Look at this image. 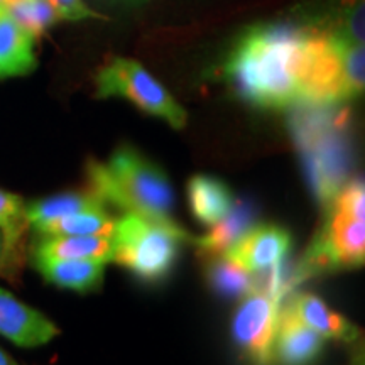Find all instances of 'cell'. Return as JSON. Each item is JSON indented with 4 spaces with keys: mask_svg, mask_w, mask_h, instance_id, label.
Returning a JSON list of instances; mask_svg holds the SVG:
<instances>
[{
    "mask_svg": "<svg viewBox=\"0 0 365 365\" xmlns=\"http://www.w3.org/2000/svg\"><path fill=\"white\" fill-rule=\"evenodd\" d=\"M307 26L266 22L249 27L222 66L239 98L266 110L298 102V71Z\"/></svg>",
    "mask_w": 365,
    "mask_h": 365,
    "instance_id": "6da1fadb",
    "label": "cell"
},
{
    "mask_svg": "<svg viewBox=\"0 0 365 365\" xmlns=\"http://www.w3.org/2000/svg\"><path fill=\"white\" fill-rule=\"evenodd\" d=\"M86 176L90 190L105 205H112L124 213H139L150 220L176 223L171 215L175 190L170 178L134 145L117 148L107 164L90 159Z\"/></svg>",
    "mask_w": 365,
    "mask_h": 365,
    "instance_id": "7a4b0ae2",
    "label": "cell"
},
{
    "mask_svg": "<svg viewBox=\"0 0 365 365\" xmlns=\"http://www.w3.org/2000/svg\"><path fill=\"white\" fill-rule=\"evenodd\" d=\"M185 240H191V237L178 223L156 222L127 212L117 220L112 261L143 282L158 284L176 266Z\"/></svg>",
    "mask_w": 365,
    "mask_h": 365,
    "instance_id": "3957f363",
    "label": "cell"
},
{
    "mask_svg": "<svg viewBox=\"0 0 365 365\" xmlns=\"http://www.w3.org/2000/svg\"><path fill=\"white\" fill-rule=\"evenodd\" d=\"M98 98L129 100L139 110L166 120L173 129H185L188 113L175 97L140 63L129 58H112L95 76Z\"/></svg>",
    "mask_w": 365,
    "mask_h": 365,
    "instance_id": "277c9868",
    "label": "cell"
},
{
    "mask_svg": "<svg viewBox=\"0 0 365 365\" xmlns=\"http://www.w3.org/2000/svg\"><path fill=\"white\" fill-rule=\"evenodd\" d=\"M365 261L364 215L350 212L330 200L327 220L301 259L296 281L312 274L362 267Z\"/></svg>",
    "mask_w": 365,
    "mask_h": 365,
    "instance_id": "5b68a950",
    "label": "cell"
},
{
    "mask_svg": "<svg viewBox=\"0 0 365 365\" xmlns=\"http://www.w3.org/2000/svg\"><path fill=\"white\" fill-rule=\"evenodd\" d=\"M307 27L299 58L298 102L313 107L346 102L340 41L327 31Z\"/></svg>",
    "mask_w": 365,
    "mask_h": 365,
    "instance_id": "8992f818",
    "label": "cell"
},
{
    "mask_svg": "<svg viewBox=\"0 0 365 365\" xmlns=\"http://www.w3.org/2000/svg\"><path fill=\"white\" fill-rule=\"evenodd\" d=\"M281 296L255 289L244 296L232 319V339L252 365H274L272 350L281 318Z\"/></svg>",
    "mask_w": 365,
    "mask_h": 365,
    "instance_id": "52a82bcc",
    "label": "cell"
},
{
    "mask_svg": "<svg viewBox=\"0 0 365 365\" xmlns=\"http://www.w3.org/2000/svg\"><path fill=\"white\" fill-rule=\"evenodd\" d=\"M58 335L59 328L44 313L0 287V336L22 349H36Z\"/></svg>",
    "mask_w": 365,
    "mask_h": 365,
    "instance_id": "ba28073f",
    "label": "cell"
},
{
    "mask_svg": "<svg viewBox=\"0 0 365 365\" xmlns=\"http://www.w3.org/2000/svg\"><path fill=\"white\" fill-rule=\"evenodd\" d=\"M291 249V234L279 225H254L227 250V259L247 269L264 272L282 262Z\"/></svg>",
    "mask_w": 365,
    "mask_h": 365,
    "instance_id": "9c48e42d",
    "label": "cell"
},
{
    "mask_svg": "<svg viewBox=\"0 0 365 365\" xmlns=\"http://www.w3.org/2000/svg\"><path fill=\"white\" fill-rule=\"evenodd\" d=\"M325 349V339L304 325L289 307L281 313L272 364L276 365H314Z\"/></svg>",
    "mask_w": 365,
    "mask_h": 365,
    "instance_id": "30bf717a",
    "label": "cell"
},
{
    "mask_svg": "<svg viewBox=\"0 0 365 365\" xmlns=\"http://www.w3.org/2000/svg\"><path fill=\"white\" fill-rule=\"evenodd\" d=\"M33 262L46 281L61 289L88 294L100 289L103 284V262L58 257H33Z\"/></svg>",
    "mask_w": 365,
    "mask_h": 365,
    "instance_id": "8fae6325",
    "label": "cell"
},
{
    "mask_svg": "<svg viewBox=\"0 0 365 365\" xmlns=\"http://www.w3.org/2000/svg\"><path fill=\"white\" fill-rule=\"evenodd\" d=\"M304 325L322 335L325 340L352 344L360 339V330L344 314L331 309L322 298L312 293H301L287 304Z\"/></svg>",
    "mask_w": 365,
    "mask_h": 365,
    "instance_id": "7c38bea8",
    "label": "cell"
},
{
    "mask_svg": "<svg viewBox=\"0 0 365 365\" xmlns=\"http://www.w3.org/2000/svg\"><path fill=\"white\" fill-rule=\"evenodd\" d=\"M36 38L19 26L7 7L0 11V78L22 76L38 65L34 53Z\"/></svg>",
    "mask_w": 365,
    "mask_h": 365,
    "instance_id": "4fadbf2b",
    "label": "cell"
},
{
    "mask_svg": "<svg viewBox=\"0 0 365 365\" xmlns=\"http://www.w3.org/2000/svg\"><path fill=\"white\" fill-rule=\"evenodd\" d=\"M33 257L88 259L107 264L113 259V237L38 235L33 245Z\"/></svg>",
    "mask_w": 365,
    "mask_h": 365,
    "instance_id": "5bb4252c",
    "label": "cell"
},
{
    "mask_svg": "<svg viewBox=\"0 0 365 365\" xmlns=\"http://www.w3.org/2000/svg\"><path fill=\"white\" fill-rule=\"evenodd\" d=\"M191 212L205 225H215L230 213L235 200L225 181L215 176L196 175L188 181Z\"/></svg>",
    "mask_w": 365,
    "mask_h": 365,
    "instance_id": "9a60e30c",
    "label": "cell"
},
{
    "mask_svg": "<svg viewBox=\"0 0 365 365\" xmlns=\"http://www.w3.org/2000/svg\"><path fill=\"white\" fill-rule=\"evenodd\" d=\"M255 222H257V215H255L252 205L247 202L234 203L230 213L215 225H212L213 228L207 235L196 237L191 240L198 252L205 257H217V255L225 254L240 237L247 234L255 225Z\"/></svg>",
    "mask_w": 365,
    "mask_h": 365,
    "instance_id": "2e32d148",
    "label": "cell"
},
{
    "mask_svg": "<svg viewBox=\"0 0 365 365\" xmlns=\"http://www.w3.org/2000/svg\"><path fill=\"white\" fill-rule=\"evenodd\" d=\"M100 208H107V205L91 190L70 191V193H61L56 196H49V198H41L36 200V202L26 203L24 217L27 227L36 230L41 225L58 220L61 217H68L80 212H91V210Z\"/></svg>",
    "mask_w": 365,
    "mask_h": 365,
    "instance_id": "e0dca14e",
    "label": "cell"
},
{
    "mask_svg": "<svg viewBox=\"0 0 365 365\" xmlns=\"http://www.w3.org/2000/svg\"><path fill=\"white\" fill-rule=\"evenodd\" d=\"M208 284L222 298L240 299L257 289V277L225 255L208 259Z\"/></svg>",
    "mask_w": 365,
    "mask_h": 365,
    "instance_id": "ac0fdd59",
    "label": "cell"
},
{
    "mask_svg": "<svg viewBox=\"0 0 365 365\" xmlns=\"http://www.w3.org/2000/svg\"><path fill=\"white\" fill-rule=\"evenodd\" d=\"M117 227V218L108 213L107 208L80 212L73 215L61 217L46 225L36 228L38 235H100L113 237Z\"/></svg>",
    "mask_w": 365,
    "mask_h": 365,
    "instance_id": "d6986e66",
    "label": "cell"
},
{
    "mask_svg": "<svg viewBox=\"0 0 365 365\" xmlns=\"http://www.w3.org/2000/svg\"><path fill=\"white\" fill-rule=\"evenodd\" d=\"M7 11L34 38L43 36L59 21L58 12L49 0H16L7 7Z\"/></svg>",
    "mask_w": 365,
    "mask_h": 365,
    "instance_id": "ffe728a7",
    "label": "cell"
},
{
    "mask_svg": "<svg viewBox=\"0 0 365 365\" xmlns=\"http://www.w3.org/2000/svg\"><path fill=\"white\" fill-rule=\"evenodd\" d=\"M24 207L26 203L21 196L0 190V232L6 240V255L16 249L27 228Z\"/></svg>",
    "mask_w": 365,
    "mask_h": 365,
    "instance_id": "44dd1931",
    "label": "cell"
},
{
    "mask_svg": "<svg viewBox=\"0 0 365 365\" xmlns=\"http://www.w3.org/2000/svg\"><path fill=\"white\" fill-rule=\"evenodd\" d=\"M340 46L346 100H352L364 93V44L340 41Z\"/></svg>",
    "mask_w": 365,
    "mask_h": 365,
    "instance_id": "7402d4cb",
    "label": "cell"
},
{
    "mask_svg": "<svg viewBox=\"0 0 365 365\" xmlns=\"http://www.w3.org/2000/svg\"><path fill=\"white\" fill-rule=\"evenodd\" d=\"M54 11L58 12L59 19L63 21H85V19H100V14L90 9L83 0H49Z\"/></svg>",
    "mask_w": 365,
    "mask_h": 365,
    "instance_id": "603a6c76",
    "label": "cell"
},
{
    "mask_svg": "<svg viewBox=\"0 0 365 365\" xmlns=\"http://www.w3.org/2000/svg\"><path fill=\"white\" fill-rule=\"evenodd\" d=\"M0 365H19V364H17L16 360L6 352V350L0 349Z\"/></svg>",
    "mask_w": 365,
    "mask_h": 365,
    "instance_id": "cb8c5ba5",
    "label": "cell"
},
{
    "mask_svg": "<svg viewBox=\"0 0 365 365\" xmlns=\"http://www.w3.org/2000/svg\"><path fill=\"white\" fill-rule=\"evenodd\" d=\"M4 255H6V240H4L2 232H0V261H4Z\"/></svg>",
    "mask_w": 365,
    "mask_h": 365,
    "instance_id": "d4e9b609",
    "label": "cell"
},
{
    "mask_svg": "<svg viewBox=\"0 0 365 365\" xmlns=\"http://www.w3.org/2000/svg\"><path fill=\"white\" fill-rule=\"evenodd\" d=\"M125 4H130V6H139V4L145 2V0H124Z\"/></svg>",
    "mask_w": 365,
    "mask_h": 365,
    "instance_id": "484cf974",
    "label": "cell"
},
{
    "mask_svg": "<svg viewBox=\"0 0 365 365\" xmlns=\"http://www.w3.org/2000/svg\"><path fill=\"white\" fill-rule=\"evenodd\" d=\"M14 2H16V0H0V4H2V6H6V7H9Z\"/></svg>",
    "mask_w": 365,
    "mask_h": 365,
    "instance_id": "4316f807",
    "label": "cell"
},
{
    "mask_svg": "<svg viewBox=\"0 0 365 365\" xmlns=\"http://www.w3.org/2000/svg\"><path fill=\"white\" fill-rule=\"evenodd\" d=\"M4 7H6V6H2V4H0V11H2V9H4Z\"/></svg>",
    "mask_w": 365,
    "mask_h": 365,
    "instance_id": "83f0119b",
    "label": "cell"
}]
</instances>
